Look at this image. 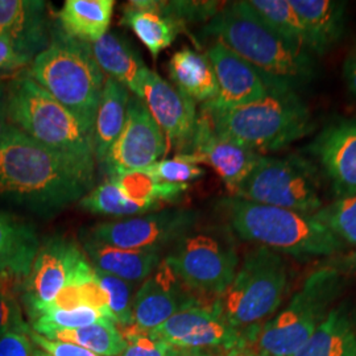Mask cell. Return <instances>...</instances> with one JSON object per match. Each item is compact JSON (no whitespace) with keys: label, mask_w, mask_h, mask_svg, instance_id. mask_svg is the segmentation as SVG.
Instances as JSON below:
<instances>
[{"label":"cell","mask_w":356,"mask_h":356,"mask_svg":"<svg viewBox=\"0 0 356 356\" xmlns=\"http://www.w3.org/2000/svg\"><path fill=\"white\" fill-rule=\"evenodd\" d=\"M321 188V172L312 160L300 154H263L254 170L231 194L256 204L314 216L323 207Z\"/></svg>","instance_id":"obj_9"},{"label":"cell","mask_w":356,"mask_h":356,"mask_svg":"<svg viewBox=\"0 0 356 356\" xmlns=\"http://www.w3.org/2000/svg\"><path fill=\"white\" fill-rule=\"evenodd\" d=\"M35 347H36V346H35ZM35 356H48V355H47V354H45V353H44V351H41V350H40V348H38V347H36V350H35Z\"/></svg>","instance_id":"obj_50"},{"label":"cell","mask_w":356,"mask_h":356,"mask_svg":"<svg viewBox=\"0 0 356 356\" xmlns=\"http://www.w3.org/2000/svg\"><path fill=\"white\" fill-rule=\"evenodd\" d=\"M29 337L33 344L48 356H101L76 344L61 342V341H51L32 329L29 330Z\"/></svg>","instance_id":"obj_41"},{"label":"cell","mask_w":356,"mask_h":356,"mask_svg":"<svg viewBox=\"0 0 356 356\" xmlns=\"http://www.w3.org/2000/svg\"><path fill=\"white\" fill-rule=\"evenodd\" d=\"M175 88L194 103L213 101L218 94L216 73L209 58L191 48L176 51L168 64Z\"/></svg>","instance_id":"obj_27"},{"label":"cell","mask_w":356,"mask_h":356,"mask_svg":"<svg viewBox=\"0 0 356 356\" xmlns=\"http://www.w3.org/2000/svg\"><path fill=\"white\" fill-rule=\"evenodd\" d=\"M344 286V273L337 268L312 272L286 306L257 331L256 351L261 356L294 355L326 319Z\"/></svg>","instance_id":"obj_7"},{"label":"cell","mask_w":356,"mask_h":356,"mask_svg":"<svg viewBox=\"0 0 356 356\" xmlns=\"http://www.w3.org/2000/svg\"><path fill=\"white\" fill-rule=\"evenodd\" d=\"M216 73L218 94L202 104L204 111H226L266 98L270 90L285 88L247 63L220 41H214L206 53ZM289 89V88H285Z\"/></svg>","instance_id":"obj_15"},{"label":"cell","mask_w":356,"mask_h":356,"mask_svg":"<svg viewBox=\"0 0 356 356\" xmlns=\"http://www.w3.org/2000/svg\"><path fill=\"white\" fill-rule=\"evenodd\" d=\"M23 279L8 273L0 275V337L11 331H28L19 301Z\"/></svg>","instance_id":"obj_37"},{"label":"cell","mask_w":356,"mask_h":356,"mask_svg":"<svg viewBox=\"0 0 356 356\" xmlns=\"http://www.w3.org/2000/svg\"><path fill=\"white\" fill-rule=\"evenodd\" d=\"M218 136L256 153L279 152L310 135L316 124L300 92L277 88L267 97L226 111L201 110Z\"/></svg>","instance_id":"obj_4"},{"label":"cell","mask_w":356,"mask_h":356,"mask_svg":"<svg viewBox=\"0 0 356 356\" xmlns=\"http://www.w3.org/2000/svg\"><path fill=\"white\" fill-rule=\"evenodd\" d=\"M81 242L92 267L131 284L148 279L163 261L160 252L123 250L82 236Z\"/></svg>","instance_id":"obj_23"},{"label":"cell","mask_w":356,"mask_h":356,"mask_svg":"<svg viewBox=\"0 0 356 356\" xmlns=\"http://www.w3.org/2000/svg\"><path fill=\"white\" fill-rule=\"evenodd\" d=\"M305 33L312 56H323L341 42L346 32L347 4L339 0H289Z\"/></svg>","instance_id":"obj_21"},{"label":"cell","mask_w":356,"mask_h":356,"mask_svg":"<svg viewBox=\"0 0 356 356\" xmlns=\"http://www.w3.org/2000/svg\"><path fill=\"white\" fill-rule=\"evenodd\" d=\"M329 266L342 270L343 273L346 270H356V251L337 259V261H331Z\"/></svg>","instance_id":"obj_46"},{"label":"cell","mask_w":356,"mask_h":356,"mask_svg":"<svg viewBox=\"0 0 356 356\" xmlns=\"http://www.w3.org/2000/svg\"><path fill=\"white\" fill-rule=\"evenodd\" d=\"M88 261L83 250L64 236H51L40 244L22 286V302L31 321L51 309Z\"/></svg>","instance_id":"obj_12"},{"label":"cell","mask_w":356,"mask_h":356,"mask_svg":"<svg viewBox=\"0 0 356 356\" xmlns=\"http://www.w3.org/2000/svg\"><path fill=\"white\" fill-rule=\"evenodd\" d=\"M343 78L347 89L356 99V44L344 60Z\"/></svg>","instance_id":"obj_44"},{"label":"cell","mask_w":356,"mask_h":356,"mask_svg":"<svg viewBox=\"0 0 356 356\" xmlns=\"http://www.w3.org/2000/svg\"><path fill=\"white\" fill-rule=\"evenodd\" d=\"M94 170L13 126L0 141V198L38 216H57L79 202L92 189Z\"/></svg>","instance_id":"obj_1"},{"label":"cell","mask_w":356,"mask_h":356,"mask_svg":"<svg viewBox=\"0 0 356 356\" xmlns=\"http://www.w3.org/2000/svg\"><path fill=\"white\" fill-rule=\"evenodd\" d=\"M45 338L76 344L101 356H122L126 348V341L113 321H103L78 329L53 331Z\"/></svg>","instance_id":"obj_31"},{"label":"cell","mask_w":356,"mask_h":356,"mask_svg":"<svg viewBox=\"0 0 356 356\" xmlns=\"http://www.w3.org/2000/svg\"><path fill=\"white\" fill-rule=\"evenodd\" d=\"M141 101L165 135L169 148L186 154L198 122L195 103L152 70L143 85Z\"/></svg>","instance_id":"obj_18"},{"label":"cell","mask_w":356,"mask_h":356,"mask_svg":"<svg viewBox=\"0 0 356 356\" xmlns=\"http://www.w3.org/2000/svg\"><path fill=\"white\" fill-rule=\"evenodd\" d=\"M35 227L0 211V275L26 279L40 248Z\"/></svg>","instance_id":"obj_25"},{"label":"cell","mask_w":356,"mask_h":356,"mask_svg":"<svg viewBox=\"0 0 356 356\" xmlns=\"http://www.w3.org/2000/svg\"><path fill=\"white\" fill-rule=\"evenodd\" d=\"M7 111L13 127L31 139L95 169L92 135L28 73L7 86Z\"/></svg>","instance_id":"obj_6"},{"label":"cell","mask_w":356,"mask_h":356,"mask_svg":"<svg viewBox=\"0 0 356 356\" xmlns=\"http://www.w3.org/2000/svg\"><path fill=\"white\" fill-rule=\"evenodd\" d=\"M214 351H206V350H188V348H175L169 351L166 356H211Z\"/></svg>","instance_id":"obj_47"},{"label":"cell","mask_w":356,"mask_h":356,"mask_svg":"<svg viewBox=\"0 0 356 356\" xmlns=\"http://www.w3.org/2000/svg\"><path fill=\"white\" fill-rule=\"evenodd\" d=\"M314 216L342 242L356 248V195L323 204Z\"/></svg>","instance_id":"obj_36"},{"label":"cell","mask_w":356,"mask_h":356,"mask_svg":"<svg viewBox=\"0 0 356 356\" xmlns=\"http://www.w3.org/2000/svg\"><path fill=\"white\" fill-rule=\"evenodd\" d=\"M90 47L103 74L119 82L141 99L143 85L149 69L129 40L116 32H110Z\"/></svg>","instance_id":"obj_22"},{"label":"cell","mask_w":356,"mask_h":356,"mask_svg":"<svg viewBox=\"0 0 356 356\" xmlns=\"http://www.w3.org/2000/svg\"><path fill=\"white\" fill-rule=\"evenodd\" d=\"M218 207L236 236L277 254L307 260L330 257L346 248V243L314 216L232 195L220 200Z\"/></svg>","instance_id":"obj_3"},{"label":"cell","mask_w":356,"mask_h":356,"mask_svg":"<svg viewBox=\"0 0 356 356\" xmlns=\"http://www.w3.org/2000/svg\"><path fill=\"white\" fill-rule=\"evenodd\" d=\"M129 91L111 78H106L95 118L92 144L95 161L102 164L126 122Z\"/></svg>","instance_id":"obj_28"},{"label":"cell","mask_w":356,"mask_h":356,"mask_svg":"<svg viewBox=\"0 0 356 356\" xmlns=\"http://www.w3.org/2000/svg\"><path fill=\"white\" fill-rule=\"evenodd\" d=\"M293 356H356V314L348 302L334 306Z\"/></svg>","instance_id":"obj_24"},{"label":"cell","mask_w":356,"mask_h":356,"mask_svg":"<svg viewBox=\"0 0 356 356\" xmlns=\"http://www.w3.org/2000/svg\"><path fill=\"white\" fill-rule=\"evenodd\" d=\"M31 330V329H29ZM28 331H11L0 337V356H35V344Z\"/></svg>","instance_id":"obj_42"},{"label":"cell","mask_w":356,"mask_h":356,"mask_svg":"<svg viewBox=\"0 0 356 356\" xmlns=\"http://www.w3.org/2000/svg\"><path fill=\"white\" fill-rule=\"evenodd\" d=\"M110 178L114 179L116 185L128 198L138 202H147L159 206L178 201L182 194H185L189 189V185L186 184L164 182L152 177L141 169L119 172Z\"/></svg>","instance_id":"obj_32"},{"label":"cell","mask_w":356,"mask_h":356,"mask_svg":"<svg viewBox=\"0 0 356 356\" xmlns=\"http://www.w3.org/2000/svg\"><path fill=\"white\" fill-rule=\"evenodd\" d=\"M114 0H66L57 13L58 26L76 41L94 44L108 33Z\"/></svg>","instance_id":"obj_26"},{"label":"cell","mask_w":356,"mask_h":356,"mask_svg":"<svg viewBox=\"0 0 356 356\" xmlns=\"http://www.w3.org/2000/svg\"><path fill=\"white\" fill-rule=\"evenodd\" d=\"M129 6L159 13L168 17L179 26H185L194 23H209L219 10L223 7L219 1H152V0H135L129 1Z\"/></svg>","instance_id":"obj_34"},{"label":"cell","mask_w":356,"mask_h":356,"mask_svg":"<svg viewBox=\"0 0 356 356\" xmlns=\"http://www.w3.org/2000/svg\"><path fill=\"white\" fill-rule=\"evenodd\" d=\"M32 61L33 60L23 54L10 41L0 40V73L15 72Z\"/></svg>","instance_id":"obj_43"},{"label":"cell","mask_w":356,"mask_h":356,"mask_svg":"<svg viewBox=\"0 0 356 356\" xmlns=\"http://www.w3.org/2000/svg\"><path fill=\"white\" fill-rule=\"evenodd\" d=\"M186 154H194L201 164L211 166L229 193L242 184L263 157L260 153L218 136L204 114L198 115L197 127Z\"/></svg>","instance_id":"obj_19"},{"label":"cell","mask_w":356,"mask_h":356,"mask_svg":"<svg viewBox=\"0 0 356 356\" xmlns=\"http://www.w3.org/2000/svg\"><path fill=\"white\" fill-rule=\"evenodd\" d=\"M119 330L126 341L122 356H166L172 350L153 330H141L134 325Z\"/></svg>","instance_id":"obj_40"},{"label":"cell","mask_w":356,"mask_h":356,"mask_svg":"<svg viewBox=\"0 0 356 356\" xmlns=\"http://www.w3.org/2000/svg\"><path fill=\"white\" fill-rule=\"evenodd\" d=\"M286 288L288 264L284 257L266 247L254 245L244 254L234 280L218 302L223 317L235 330L243 335H257L259 325L280 309Z\"/></svg>","instance_id":"obj_8"},{"label":"cell","mask_w":356,"mask_h":356,"mask_svg":"<svg viewBox=\"0 0 356 356\" xmlns=\"http://www.w3.org/2000/svg\"><path fill=\"white\" fill-rule=\"evenodd\" d=\"M175 348L231 351L245 347L247 339L225 319L218 298L181 310L153 330Z\"/></svg>","instance_id":"obj_13"},{"label":"cell","mask_w":356,"mask_h":356,"mask_svg":"<svg viewBox=\"0 0 356 356\" xmlns=\"http://www.w3.org/2000/svg\"><path fill=\"white\" fill-rule=\"evenodd\" d=\"M103 321H111L103 313L91 307H76L70 310L51 309L32 321V330L45 337L53 331L78 329Z\"/></svg>","instance_id":"obj_35"},{"label":"cell","mask_w":356,"mask_h":356,"mask_svg":"<svg viewBox=\"0 0 356 356\" xmlns=\"http://www.w3.org/2000/svg\"><path fill=\"white\" fill-rule=\"evenodd\" d=\"M164 260L191 291L216 300L227 291L241 264L229 236L214 229H193Z\"/></svg>","instance_id":"obj_10"},{"label":"cell","mask_w":356,"mask_h":356,"mask_svg":"<svg viewBox=\"0 0 356 356\" xmlns=\"http://www.w3.org/2000/svg\"><path fill=\"white\" fill-rule=\"evenodd\" d=\"M235 356H261L257 351H254V350H248V348H245V347H243L241 350H238V353L235 354Z\"/></svg>","instance_id":"obj_48"},{"label":"cell","mask_w":356,"mask_h":356,"mask_svg":"<svg viewBox=\"0 0 356 356\" xmlns=\"http://www.w3.org/2000/svg\"><path fill=\"white\" fill-rule=\"evenodd\" d=\"M201 161L194 154H176L173 159L159 160L152 165L141 170L164 182L186 184L204 176V170L200 166Z\"/></svg>","instance_id":"obj_38"},{"label":"cell","mask_w":356,"mask_h":356,"mask_svg":"<svg viewBox=\"0 0 356 356\" xmlns=\"http://www.w3.org/2000/svg\"><path fill=\"white\" fill-rule=\"evenodd\" d=\"M48 4L42 0H0V40L33 60L51 42Z\"/></svg>","instance_id":"obj_20"},{"label":"cell","mask_w":356,"mask_h":356,"mask_svg":"<svg viewBox=\"0 0 356 356\" xmlns=\"http://www.w3.org/2000/svg\"><path fill=\"white\" fill-rule=\"evenodd\" d=\"M307 149L337 198L356 195V119L331 122Z\"/></svg>","instance_id":"obj_17"},{"label":"cell","mask_w":356,"mask_h":356,"mask_svg":"<svg viewBox=\"0 0 356 356\" xmlns=\"http://www.w3.org/2000/svg\"><path fill=\"white\" fill-rule=\"evenodd\" d=\"M97 279L108 297V307L118 327L132 325V289L131 282L118 279L95 269Z\"/></svg>","instance_id":"obj_39"},{"label":"cell","mask_w":356,"mask_h":356,"mask_svg":"<svg viewBox=\"0 0 356 356\" xmlns=\"http://www.w3.org/2000/svg\"><path fill=\"white\" fill-rule=\"evenodd\" d=\"M202 302V297L179 280L163 259L132 300V325L141 330H156L178 312Z\"/></svg>","instance_id":"obj_16"},{"label":"cell","mask_w":356,"mask_h":356,"mask_svg":"<svg viewBox=\"0 0 356 356\" xmlns=\"http://www.w3.org/2000/svg\"><path fill=\"white\" fill-rule=\"evenodd\" d=\"M78 204L81 209L92 214L113 216L118 219L144 216L161 210V206L159 204L138 202L128 198L111 178L91 189Z\"/></svg>","instance_id":"obj_30"},{"label":"cell","mask_w":356,"mask_h":356,"mask_svg":"<svg viewBox=\"0 0 356 356\" xmlns=\"http://www.w3.org/2000/svg\"><path fill=\"white\" fill-rule=\"evenodd\" d=\"M120 23L136 35L153 58H157L161 51L169 48L178 33L185 29L176 22L159 13L139 10L129 4L124 8Z\"/></svg>","instance_id":"obj_29"},{"label":"cell","mask_w":356,"mask_h":356,"mask_svg":"<svg viewBox=\"0 0 356 356\" xmlns=\"http://www.w3.org/2000/svg\"><path fill=\"white\" fill-rule=\"evenodd\" d=\"M168 149L165 135L145 103L131 95L124 126L101 165L110 177L119 172L140 170L159 161Z\"/></svg>","instance_id":"obj_14"},{"label":"cell","mask_w":356,"mask_h":356,"mask_svg":"<svg viewBox=\"0 0 356 356\" xmlns=\"http://www.w3.org/2000/svg\"><path fill=\"white\" fill-rule=\"evenodd\" d=\"M238 350H241V348H236V350H231V351H223V353H220V354H213L211 356H235V354L238 353Z\"/></svg>","instance_id":"obj_49"},{"label":"cell","mask_w":356,"mask_h":356,"mask_svg":"<svg viewBox=\"0 0 356 356\" xmlns=\"http://www.w3.org/2000/svg\"><path fill=\"white\" fill-rule=\"evenodd\" d=\"M248 4L257 16L281 38L307 51L304 28L289 0H248Z\"/></svg>","instance_id":"obj_33"},{"label":"cell","mask_w":356,"mask_h":356,"mask_svg":"<svg viewBox=\"0 0 356 356\" xmlns=\"http://www.w3.org/2000/svg\"><path fill=\"white\" fill-rule=\"evenodd\" d=\"M28 74L92 135L106 76L90 44L69 38L58 24L51 26V42L33 58Z\"/></svg>","instance_id":"obj_5"},{"label":"cell","mask_w":356,"mask_h":356,"mask_svg":"<svg viewBox=\"0 0 356 356\" xmlns=\"http://www.w3.org/2000/svg\"><path fill=\"white\" fill-rule=\"evenodd\" d=\"M11 128L13 124L10 123L7 111V88L0 83V141L8 135Z\"/></svg>","instance_id":"obj_45"},{"label":"cell","mask_w":356,"mask_h":356,"mask_svg":"<svg viewBox=\"0 0 356 356\" xmlns=\"http://www.w3.org/2000/svg\"><path fill=\"white\" fill-rule=\"evenodd\" d=\"M204 33L225 44L272 82L297 92L316 76L314 56L269 28L251 8L248 0L225 3L206 23Z\"/></svg>","instance_id":"obj_2"},{"label":"cell","mask_w":356,"mask_h":356,"mask_svg":"<svg viewBox=\"0 0 356 356\" xmlns=\"http://www.w3.org/2000/svg\"><path fill=\"white\" fill-rule=\"evenodd\" d=\"M200 214L188 209H166L101 222L81 231L82 238L123 250L152 251L163 254L186 234L195 229Z\"/></svg>","instance_id":"obj_11"}]
</instances>
